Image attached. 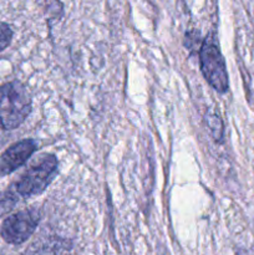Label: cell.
<instances>
[{
	"instance_id": "obj_1",
	"label": "cell",
	"mask_w": 254,
	"mask_h": 255,
	"mask_svg": "<svg viewBox=\"0 0 254 255\" xmlns=\"http://www.w3.org/2000/svg\"><path fill=\"white\" fill-rule=\"evenodd\" d=\"M31 96L20 81L0 86V128H17L31 112Z\"/></svg>"
},
{
	"instance_id": "obj_8",
	"label": "cell",
	"mask_w": 254,
	"mask_h": 255,
	"mask_svg": "<svg viewBox=\"0 0 254 255\" xmlns=\"http://www.w3.org/2000/svg\"><path fill=\"white\" fill-rule=\"evenodd\" d=\"M12 29L5 22H0V52L6 49L12 40Z\"/></svg>"
},
{
	"instance_id": "obj_6",
	"label": "cell",
	"mask_w": 254,
	"mask_h": 255,
	"mask_svg": "<svg viewBox=\"0 0 254 255\" xmlns=\"http://www.w3.org/2000/svg\"><path fill=\"white\" fill-rule=\"evenodd\" d=\"M206 121L207 125L209 127V131H211L212 136L216 141L221 142L222 137H223V122H222L221 117L218 116L217 114H213L212 111H209L208 114L206 115Z\"/></svg>"
},
{
	"instance_id": "obj_3",
	"label": "cell",
	"mask_w": 254,
	"mask_h": 255,
	"mask_svg": "<svg viewBox=\"0 0 254 255\" xmlns=\"http://www.w3.org/2000/svg\"><path fill=\"white\" fill-rule=\"evenodd\" d=\"M57 173V158L54 154H46L32 164L15 184L17 194L21 197H32L42 193Z\"/></svg>"
},
{
	"instance_id": "obj_5",
	"label": "cell",
	"mask_w": 254,
	"mask_h": 255,
	"mask_svg": "<svg viewBox=\"0 0 254 255\" xmlns=\"http://www.w3.org/2000/svg\"><path fill=\"white\" fill-rule=\"evenodd\" d=\"M37 148L34 139H21L11 144L0 156V177L7 176L21 167Z\"/></svg>"
},
{
	"instance_id": "obj_4",
	"label": "cell",
	"mask_w": 254,
	"mask_h": 255,
	"mask_svg": "<svg viewBox=\"0 0 254 255\" xmlns=\"http://www.w3.org/2000/svg\"><path fill=\"white\" fill-rule=\"evenodd\" d=\"M39 221L40 214L36 209H22L2 222L0 236L9 244H22L34 234Z\"/></svg>"
},
{
	"instance_id": "obj_2",
	"label": "cell",
	"mask_w": 254,
	"mask_h": 255,
	"mask_svg": "<svg viewBox=\"0 0 254 255\" xmlns=\"http://www.w3.org/2000/svg\"><path fill=\"white\" fill-rule=\"evenodd\" d=\"M199 65L204 79L219 94L228 91L229 80L226 61L213 34L202 41L199 50Z\"/></svg>"
},
{
	"instance_id": "obj_7",
	"label": "cell",
	"mask_w": 254,
	"mask_h": 255,
	"mask_svg": "<svg viewBox=\"0 0 254 255\" xmlns=\"http://www.w3.org/2000/svg\"><path fill=\"white\" fill-rule=\"evenodd\" d=\"M15 203H16V198H15L14 193H11L10 191L0 193V216L11 211Z\"/></svg>"
}]
</instances>
